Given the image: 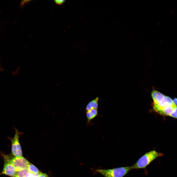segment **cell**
<instances>
[{"instance_id": "1", "label": "cell", "mask_w": 177, "mask_h": 177, "mask_svg": "<svg viewBox=\"0 0 177 177\" xmlns=\"http://www.w3.org/2000/svg\"><path fill=\"white\" fill-rule=\"evenodd\" d=\"M151 96L154 102L153 109L160 114L170 116L177 108V105L174 104L170 98L158 91L153 90Z\"/></svg>"}, {"instance_id": "2", "label": "cell", "mask_w": 177, "mask_h": 177, "mask_svg": "<svg viewBox=\"0 0 177 177\" xmlns=\"http://www.w3.org/2000/svg\"><path fill=\"white\" fill-rule=\"evenodd\" d=\"M163 156V154L154 150L148 152L142 156L132 166L133 169L144 168L156 158Z\"/></svg>"}, {"instance_id": "3", "label": "cell", "mask_w": 177, "mask_h": 177, "mask_svg": "<svg viewBox=\"0 0 177 177\" xmlns=\"http://www.w3.org/2000/svg\"><path fill=\"white\" fill-rule=\"evenodd\" d=\"M133 169L132 166L109 169H96L95 173H99L104 177H123Z\"/></svg>"}, {"instance_id": "4", "label": "cell", "mask_w": 177, "mask_h": 177, "mask_svg": "<svg viewBox=\"0 0 177 177\" xmlns=\"http://www.w3.org/2000/svg\"><path fill=\"white\" fill-rule=\"evenodd\" d=\"M15 131L14 136L10 139L12 153L13 155L16 157L22 156V150L19 141L20 134L18 130L16 128H15Z\"/></svg>"}, {"instance_id": "5", "label": "cell", "mask_w": 177, "mask_h": 177, "mask_svg": "<svg viewBox=\"0 0 177 177\" xmlns=\"http://www.w3.org/2000/svg\"><path fill=\"white\" fill-rule=\"evenodd\" d=\"M9 162L13 166L17 171L27 168L29 162L23 156L15 157L10 159L4 155Z\"/></svg>"}, {"instance_id": "6", "label": "cell", "mask_w": 177, "mask_h": 177, "mask_svg": "<svg viewBox=\"0 0 177 177\" xmlns=\"http://www.w3.org/2000/svg\"><path fill=\"white\" fill-rule=\"evenodd\" d=\"M4 165L1 174H4L12 177H16L17 172L13 166L4 157Z\"/></svg>"}, {"instance_id": "7", "label": "cell", "mask_w": 177, "mask_h": 177, "mask_svg": "<svg viewBox=\"0 0 177 177\" xmlns=\"http://www.w3.org/2000/svg\"><path fill=\"white\" fill-rule=\"evenodd\" d=\"M99 100V97H97L89 102L87 105L85 111L86 112L94 109H98Z\"/></svg>"}, {"instance_id": "8", "label": "cell", "mask_w": 177, "mask_h": 177, "mask_svg": "<svg viewBox=\"0 0 177 177\" xmlns=\"http://www.w3.org/2000/svg\"><path fill=\"white\" fill-rule=\"evenodd\" d=\"M86 115L87 122L88 124L90 122L91 120L98 116V109H94L86 111Z\"/></svg>"}, {"instance_id": "9", "label": "cell", "mask_w": 177, "mask_h": 177, "mask_svg": "<svg viewBox=\"0 0 177 177\" xmlns=\"http://www.w3.org/2000/svg\"><path fill=\"white\" fill-rule=\"evenodd\" d=\"M27 168L29 172L31 173L37 174L41 172L36 167L30 162L28 165Z\"/></svg>"}, {"instance_id": "10", "label": "cell", "mask_w": 177, "mask_h": 177, "mask_svg": "<svg viewBox=\"0 0 177 177\" xmlns=\"http://www.w3.org/2000/svg\"><path fill=\"white\" fill-rule=\"evenodd\" d=\"M29 172L27 168L18 171L17 172L16 177H25Z\"/></svg>"}, {"instance_id": "11", "label": "cell", "mask_w": 177, "mask_h": 177, "mask_svg": "<svg viewBox=\"0 0 177 177\" xmlns=\"http://www.w3.org/2000/svg\"><path fill=\"white\" fill-rule=\"evenodd\" d=\"M40 173L37 174H34L31 173L29 172L27 174L25 177H38Z\"/></svg>"}, {"instance_id": "12", "label": "cell", "mask_w": 177, "mask_h": 177, "mask_svg": "<svg viewBox=\"0 0 177 177\" xmlns=\"http://www.w3.org/2000/svg\"><path fill=\"white\" fill-rule=\"evenodd\" d=\"M65 1V0H54L55 3L59 5H61Z\"/></svg>"}, {"instance_id": "13", "label": "cell", "mask_w": 177, "mask_h": 177, "mask_svg": "<svg viewBox=\"0 0 177 177\" xmlns=\"http://www.w3.org/2000/svg\"><path fill=\"white\" fill-rule=\"evenodd\" d=\"M38 177H48L47 175L45 173L41 172L39 174Z\"/></svg>"}, {"instance_id": "14", "label": "cell", "mask_w": 177, "mask_h": 177, "mask_svg": "<svg viewBox=\"0 0 177 177\" xmlns=\"http://www.w3.org/2000/svg\"><path fill=\"white\" fill-rule=\"evenodd\" d=\"M173 103L174 104L177 105V99L176 98H174L173 100Z\"/></svg>"}]
</instances>
